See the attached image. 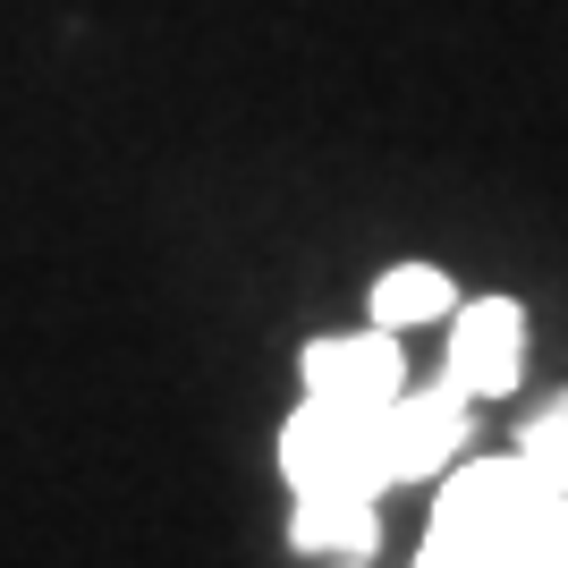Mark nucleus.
Segmentation results:
<instances>
[{
    "instance_id": "nucleus-6",
    "label": "nucleus",
    "mask_w": 568,
    "mask_h": 568,
    "mask_svg": "<svg viewBox=\"0 0 568 568\" xmlns=\"http://www.w3.org/2000/svg\"><path fill=\"white\" fill-rule=\"evenodd\" d=\"M288 544L297 551H332V560H365V551L382 544V518H374L365 493H297Z\"/></svg>"
},
{
    "instance_id": "nucleus-11",
    "label": "nucleus",
    "mask_w": 568,
    "mask_h": 568,
    "mask_svg": "<svg viewBox=\"0 0 568 568\" xmlns=\"http://www.w3.org/2000/svg\"><path fill=\"white\" fill-rule=\"evenodd\" d=\"M551 493H568V458H560V467H551Z\"/></svg>"
},
{
    "instance_id": "nucleus-2",
    "label": "nucleus",
    "mask_w": 568,
    "mask_h": 568,
    "mask_svg": "<svg viewBox=\"0 0 568 568\" xmlns=\"http://www.w3.org/2000/svg\"><path fill=\"white\" fill-rule=\"evenodd\" d=\"M450 484L433 500V535H458V544L493 551L500 568H526V535L544 518L551 484L526 458H450Z\"/></svg>"
},
{
    "instance_id": "nucleus-9",
    "label": "nucleus",
    "mask_w": 568,
    "mask_h": 568,
    "mask_svg": "<svg viewBox=\"0 0 568 568\" xmlns=\"http://www.w3.org/2000/svg\"><path fill=\"white\" fill-rule=\"evenodd\" d=\"M526 568H568V493L544 500V518L526 535Z\"/></svg>"
},
{
    "instance_id": "nucleus-12",
    "label": "nucleus",
    "mask_w": 568,
    "mask_h": 568,
    "mask_svg": "<svg viewBox=\"0 0 568 568\" xmlns=\"http://www.w3.org/2000/svg\"><path fill=\"white\" fill-rule=\"evenodd\" d=\"M348 568H356V560H348Z\"/></svg>"
},
{
    "instance_id": "nucleus-8",
    "label": "nucleus",
    "mask_w": 568,
    "mask_h": 568,
    "mask_svg": "<svg viewBox=\"0 0 568 568\" xmlns=\"http://www.w3.org/2000/svg\"><path fill=\"white\" fill-rule=\"evenodd\" d=\"M518 458L551 484V467L568 458V390H551L544 407H526V425H518Z\"/></svg>"
},
{
    "instance_id": "nucleus-10",
    "label": "nucleus",
    "mask_w": 568,
    "mask_h": 568,
    "mask_svg": "<svg viewBox=\"0 0 568 568\" xmlns=\"http://www.w3.org/2000/svg\"><path fill=\"white\" fill-rule=\"evenodd\" d=\"M416 568H500V560H493V551H475V544H458V535H425Z\"/></svg>"
},
{
    "instance_id": "nucleus-4",
    "label": "nucleus",
    "mask_w": 568,
    "mask_h": 568,
    "mask_svg": "<svg viewBox=\"0 0 568 568\" xmlns=\"http://www.w3.org/2000/svg\"><path fill=\"white\" fill-rule=\"evenodd\" d=\"M450 382L458 390H518L526 365V314L509 297H475V306H450Z\"/></svg>"
},
{
    "instance_id": "nucleus-7",
    "label": "nucleus",
    "mask_w": 568,
    "mask_h": 568,
    "mask_svg": "<svg viewBox=\"0 0 568 568\" xmlns=\"http://www.w3.org/2000/svg\"><path fill=\"white\" fill-rule=\"evenodd\" d=\"M458 297H450V281L433 272V263H399V272H382L374 281V323L382 332H407V323H442Z\"/></svg>"
},
{
    "instance_id": "nucleus-1",
    "label": "nucleus",
    "mask_w": 568,
    "mask_h": 568,
    "mask_svg": "<svg viewBox=\"0 0 568 568\" xmlns=\"http://www.w3.org/2000/svg\"><path fill=\"white\" fill-rule=\"evenodd\" d=\"M281 475H288V493H365V500H382V484H390V425H382V407L306 399L281 425Z\"/></svg>"
},
{
    "instance_id": "nucleus-3",
    "label": "nucleus",
    "mask_w": 568,
    "mask_h": 568,
    "mask_svg": "<svg viewBox=\"0 0 568 568\" xmlns=\"http://www.w3.org/2000/svg\"><path fill=\"white\" fill-rule=\"evenodd\" d=\"M306 399H348V407H390L407 390V356L399 339L382 332H356V339H314L306 356Z\"/></svg>"
},
{
    "instance_id": "nucleus-5",
    "label": "nucleus",
    "mask_w": 568,
    "mask_h": 568,
    "mask_svg": "<svg viewBox=\"0 0 568 568\" xmlns=\"http://www.w3.org/2000/svg\"><path fill=\"white\" fill-rule=\"evenodd\" d=\"M382 425H390V484L442 475L467 450V399H458V382H442V390H399V399L382 407Z\"/></svg>"
}]
</instances>
